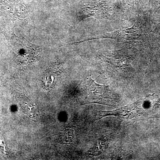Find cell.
I'll use <instances>...</instances> for the list:
<instances>
[{"label": "cell", "instance_id": "6da1fadb", "mask_svg": "<svg viewBox=\"0 0 160 160\" xmlns=\"http://www.w3.org/2000/svg\"><path fill=\"white\" fill-rule=\"evenodd\" d=\"M105 38L111 39L118 42L131 45L149 47L152 46L150 29H148L146 26L138 21H136L132 27H122L118 30L105 32L90 40Z\"/></svg>", "mask_w": 160, "mask_h": 160}, {"label": "cell", "instance_id": "7a4b0ae2", "mask_svg": "<svg viewBox=\"0 0 160 160\" xmlns=\"http://www.w3.org/2000/svg\"><path fill=\"white\" fill-rule=\"evenodd\" d=\"M85 89L90 99L100 104H106V101L111 99V94L108 86L96 83L91 78L86 81Z\"/></svg>", "mask_w": 160, "mask_h": 160}, {"label": "cell", "instance_id": "3957f363", "mask_svg": "<svg viewBox=\"0 0 160 160\" xmlns=\"http://www.w3.org/2000/svg\"><path fill=\"white\" fill-rule=\"evenodd\" d=\"M81 12V21L91 17L98 19H107L110 16L109 6L107 2L104 1L89 3L85 6Z\"/></svg>", "mask_w": 160, "mask_h": 160}, {"label": "cell", "instance_id": "277c9868", "mask_svg": "<svg viewBox=\"0 0 160 160\" xmlns=\"http://www.w3.org/2000/svg\"><path fill=\"white\" fill-rule=\"evenodd\" d=\"M18 57L24 63L32 62L38 56L39 50L37 47L25 39L18 38L16 45Z\"/></svg>", "mask_w": 160, "mask_h": 160}, {"label": "cell", "instance_id": "5b68a950", "mask_svg": "<svg viewBox=\"0 0 160 160\" xmlns=\"http://www.w3.org/2000/svg\"><path fill=\"white\" fill-rule=\"evenodd\" d=\"M137 104L136 102L113 111H104L100 110L99 111V118L100 119L105 117L109 116L119 117L123 118H132L135 117L137 114Z\"/></svg>", "mask_w": 160, "mask_h": 160}, {"label": "cell", "instance_id": "8992f818", "mask_svg": "<svg viewBox=\"0 0 160 160\" xmlns=\"http://www.w3.org/2000/svg\"><path fill=\"white\" fill-rule=\"evenodd\" d=\"M152 22L154 26L153 33L160 36V14L156 15L152 19Z\"/></svg>", "mask_w": 160, "mask_h": 160}, {"label": "cell", "instance_id": "52a82bcc", "mask_svg": "<svg viewBox=\"0 0 160 160\" xmlns=\"http://www.w3.org/2000/svg\"><path fill=\"white\" fill-rule=\"evenodd\" d=\"M152 11L155 13L160 9V0H150Z\"/></svg>", "mask_w": 160, "mask_h": 160}, {"label": "cell", "instance_id": "ba28073f", "mask_svg": "<svg viewBox=\"0 0 160 160\" xmlns=\"http://www.w3.org/2000/svg\"><path fill=\"white\" fill-rule=\"evenodd\" d=\"M105 144L104 142H99L97 145L95 146V152H96V154H99L102 153L104 150V147H105Z\"/></svg>", "mask_w": 160, "mask_h": 160}]
</instances>
